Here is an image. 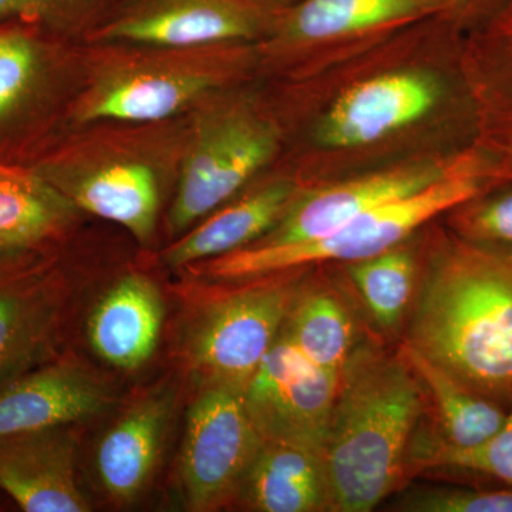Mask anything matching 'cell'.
Instances as JSON below:
<instances>
[{
    "mask_svg": "<svg viewBox=\"0 0 512 512\" xmlns=\"http://www.w3.org/2000/svg\"><path fill=\"white\" fill-rule=\"evenodd\" d=\"M407 345L458 382L512 409V249L458 239L417 293Z\"/></svg>",
    "mask_w": 512,
    "mask_h": 512,
    "instance_id": "6da1fadb",
    "label": "cell"
},
{
    "mask_svg": "<svg viewBox=\"0 0 512 512\" xmlns=\"http://www.w3.org/2000/svg\"><path fill=\"white\" fill-rule=\"evenodd\" d=\"M421 409V382L402 350L353 349L340 372L323 450L332 511H372L392 493Z\"/></svg>",
    "mask_w": 512,
    "mask_h": 512,
    "instance_id": "7a4b0ae2",
    "label": "cell"
},
{
    "mask_svg": "<svg viewBox=\"0 0 512 512\" xmlns=\"http://www.w3.org/2000/svg\"><path fill=\"white\" fill-rule=\"evenodd\" d=\"M494 178L488 157L468 151L436 183L419 192L363 212L336 231L313 241L255 245L210 259L205 271L218 279H249L320 262L363 261L396 248L413 231L441 212L461 207Z\"/></svg>",
    "mask_w": 512,
    "mask_h": 512,
    "instance_id": "3957f363",
    "label": "cell"
},
{
    "mask_svg": "<svg viewBox=\"0 0 512 512\" xmlns=\"http://www.w3.org/2000/svg\"><path fill=\"white\" fill-rule=\"evenodd\" d=\"M100 57L74 104L77 123H157L200 103L225 77L215 46L113 45Z\"/></svg>",
    "mask_w": 512,
    "mask_h": 512,
    "instance_id": "277c9868",
    "label": "cell"
},
{
    "mask_svg": "<svg viewBox=\"0 0 512 512\" xmlns=\"http://www.w3.org/2000/svg\"><path fill=\"white\" fill-rule=\"evenodd\" d=\"M276 130L251 111L202 114L192 131L178 177L168 225L183 234L251 180L274 156Z\"/></svg>",
    "mask_w": 512,
    "mask_h": 512,
    "instance_id": "5b68a950",
    "label": "cell"
},
{
    "mask_svg": "<svg viewBox=\"0 0 512 512\" xmlns=\"http://www.w3.org/2000/svg\"><path fill=\"white\" fill-rule=\"evenodd\" d=\"M262 436L244 390L207 384L188 413L180 476L188 507L217 510L239 497Z\"/></svg>",
    "mask_w": 512,
    "mask_h": 512,
    "instance_id": "8992f818",
    "label": "cell"
},
{
    "mask_svg": "<svg viewBox=\"0 0 512 512\" xmlns=\"http://www.w3.org/2000/svg\"><path fill=\"white\" fill-rule=\"evenodd\" d=\"M293 302L291 288L274 284L245 289L218 301L192 333V366L207 384L245 390L281 335Z\"/></svg>",
    "mask_w": 512,
    "mask_h": 512,
    "instance_id": "52a82bcc",
    "label": "cell"
},
{
    "mask_svg": "<svg viewBox=\"0 0 512 512\" xmlns=\"http://www.w3.org/2000/svg\"><path fill=\"white\" fill-rule=\"evenodd\" d=\"M339 382L340 373L313 365L281 332L245 387V403L262 439L323 453Z\"/></svg>",
    "mask_w": 512,
    "mask_h": 512,
    "instance_id": "ba28073f",
    "label": "cell"
},
{
    "mask_svg": "<svg viewBox=\"0 0 512 512\" xmlns=\"http://www.w3.org/2000/svg\"><path fill=\"white\" fill-rule=\"evenodd\" d=\"M269 10L255 0H126L89 39L175 49L220 46L254 37Z\"/></svg>",
    "mask_w": 512,
    "mask_h": 512,
    "instance_id": "9c48e42d",
    "label": "cell"
},
{
    "mask_svg": "<svg viewBox=\"0 0 512 512\" xmlns=\"http://www.w3.org/2000/svg\"><path fill=\"white\" fill-rule=\"evenodd\" d=\"M76 205L126 228L140 244L156 232L161 204L160 177L147 158L133 153L70 156L35 170Z\"/></svg>",
    "mask_w": 512,
    "mask_h": 512,
    "instance_id": "30bf717a",
    "label": "cell"
},
{
    "mask_svg": "<svg viewBox=\"0 0 512 512\" xmlns=\"http://www.w3.org/2000/svg\"><path fill=\"white\" fill-rule=\"evenodd\" d=\"M458 157L447 164L396 168L313 192L292 202L261 245L298 244L325 237L363 212L436 183L456 165Z\"/></svg>",
    "mask_w": 512,
    "mask_h": 512,
    "instance_id": "8fae6325",
    "label": "cell"
},
{
    "mask_svg": "<svg viewBox=\"0 0 512 512\" xmlns=\"http://www.w3.org/2000/svg\"><path fill=\"white\" fill-rule=\"evenodd\" d=\"M441 96L439 84L419 73L382 74L348 90L319 126V140L333 148L375 143L423 119Z\"/></svg>",
    "mask_w": 512,
    "mask_h": 512,
    "instance_id": "7c38bea8",
    "label": "cell"
},
{
    "mask_svg": "<svg viewBox=\"0 0 512 512\" xmlns=\"http://www.w3.org/2000/svg\"><path fill=\"white\" fill-rule=\"evenodd\" d=\"M0 490L26 512L92 510L76 478V439L66 427L0 440Z\"/></svg>",
    "mask_w": 512,
    "mask_h": 512,
    "instance_id": "4fadbf2b",
    "label": "cell"
},
{
    "mask_svg": "<svg viewBox=\"0 0 512 512\" xmlns=\"http://www.w3.org/2000/svg\"><path fill=\"white\" fill-rule=\"evenodd\" d=\"M110 402L107 387L76 363L22 373L0 387V440L90 419Z\"/></svg>",
    "mask_w": 512,
    "mask_h": 512,
    "instance_id": "5bb4252c",
    "label": "cell"
},
{
    "mask_svg": "<svg viewBox=\"0 0 512 512\" xmlns=\"http://www.w3.org/2000/svg\"><path fill=\"white\" fill-rule=\"evenodd\" d=\"M163 318V299L157 286L143 275L123 276L93 309L90 343L109 365L137 369L156 350Z\"/></svg>",
    "mask_w": 512,
    "mask_h": 512,
    "instance_id": "9a60e30c",
    "label": "cell"
},
{
    "mask_svg": "<svg viewBox=\"0 0 512 512\" xmlns=\"http://www.w3.org/2000/svg\"><path fill=\"white\" fill-rule=\"evenodd\" d=\"M239 497L259 512L332 511L325 457L301 444L262 439Z\"/></svg>",
    "mask_w": 512,
    "mask_h": 512,
    "instance_id": "2e32d148",
    "label": "cell"
},
{
    "mask_svg": "<svg viewBox=\"0 0 512 512\" xmlns=\"http://www.w3.org/2000/svg\"><path fill=\"white\" fill-rule=\"evenodd\" d=\"M171 409V393L144 397L101 440L97 471L111 500L133 503L143 493L156 468Z\"/></svg>",
    "mask_w": 512,
    "mask_h": 512,
    "instance_id": "e0dca14e",
    "label": "cell"
},
{
    "mask_svg": "<svg viewBox=\"0 0 512 512\" xmlns=\"http://www.w3.org/2000/svg\"><path fill=\"white\" fill-rule=\"evenodd\" d=\"M293 201L295 188L288 181L265 185L207 215L164 252V261L173 268H184L245 248L271 231Z\"/></svg>",
    "mask_w": 512,
    "mask_h": 512,
    "instance_id": "ac0fdd59",
    "label": "cell"
},
{
    "mask_svg": "<svg viewBox=\"0 0 512 512\" xmlns=\"http://www.w3.org/2000/svg\"><path fill=\"white\" fill-rule=\"evenodd\" d=\"M76 205L35 170L0 164V256L45 244L69 227Z\"/></svg>",
    "mask_w": 512,
    "mask_h": 512,
    "instance_id": "d6986e66",
    "label": "cell"
},
{
    "mask_svg": "<svg viewBox=\"0 0 512 512\" xmlns=\"http://www.w3.org/2000/svg\"><path fill=\"white\" fill-rule=\"evenodd\" d=\"M440 13V0H298L282 25L296 42H325Z\"/></svg>",
    "mask_w": 512,
    "mask_h": 512,
    "instance_id": "ffe728a7",
    "label": "cell"
},
{
    "mask_svg": "<svg viewBox=\"0 0 512 512\" xmlns=\"http://www.w3.org/2000/svg\"><path fill=\"white\" fill-rule=\"evenodd\" d=\"M57 316L56 293L45 282L0 278V387L43 356Z\"/></svg>",
    "mask_w": 512,
    "mask_h": 512,
    "instance_id": "44dd1931",
    "label": "cell"
},
{
    "mask_svg": "<svg viewBox=\"0 0 512 512\" xmlns=\"http://www.w3.org/2000/svg\"><path fill=\"white\" fill-rule=\"evenodd\" d=\"M25 23L0 25V137L22 124L49 92V47Z\"/></svg>",
    "mask_w": 512,
    "mask_h": 512,
    "instance_id": "7402d4cb",
    "label": "cell"
},
{
    "mask_svg": "<svg viewBox=\"0 0 512 512\" xmlns=\"http://www.w3.org/2000/svg\"><path fill=\"white\" fill-rule=\"evenodd\" d=\"M400 350L433 397L448 444L476 446L503 426L508 414L503 407L474 393L407 343Z\"/></svg>",
    "mask_w": 512,
    "mask_h": 512,
    "instance_id": "603a6c76",
    "label": "cell"
},
{
    "mask_svg": "<svg viewBox=\"0 0 512 512\" xmlns=\"http://www.w3.org/2000/svg\"><path fill=\"white\" fill-rule=\"evenodd\" d=\"M282 335L309 362L328 372H342L355 349L349 312L328 291H315L295 299Z\"/></svg>",
    "mask_w": 512,
    "mask_h": 512,
    "instance_id": "cb8c5ba5",
    "label": "cell"
},
{
    "mask_svg": "<svg viewBox=\"0 0 512 512\" xmlns=\"http://www.w3.org/2000/svg\"><path fill=\"white\" fill-rule=\"evenodd\" d=\"M346 265L376 322L383 329H396L416 291V264L410 252L396 247Z\"/></svg>",
    "mask_w": 512,
    "mask_h": 512,
    "instance_id": "d4e9b609",
    "label": "cell"
},
{
    "mask_svg": "<svg viewBox=\"0 0 512 512\" xmlns=\"http://www.w3.org/2000/svg\"><path fill=\"white\" fill-rule=\"evenodd\" d=\"M110 0H0V25L25 23L77 35L93 30L106 18Z\"/></svg>",
    "mask_w": 512,
    "mask_h": 512,
    "instance_id": "484cf974",
    "label": "cell"
},
{
    "mask_svg": "<svg viewBox=\"0 0 512 512\" xmlns=\"http://www.w3.org/2000/svg\"><path fill=\"white\" fill-rule=\"evenodd\" d=\"M488 26L491 36L484 56L488 100L494 113L495 133L510 161L504 170L512 175V10H507Z\"/></svg>",
    "mask_w": 512,
    "mask_h": 512,
    "instance_id": "4316f807",
    "label": "cell"
},
{
    "mask_svg": "<svg viewBox=\"0 0 512 512\" xmlns=\"http://www.w3.org/2000/svg\"><path fill=\"white\" fill-rule=\"evenodd\" d=\"M419 463L427 467H448L473 471L503 481L512 487V409L503 426L476 446L456 447L447 441L426 447Z\"/></svg>",
    "mask_w": 512,
    "mask_h": 512,
    "instance_id": "83f0119b",
    "label": "cell"
},
{
    "mask_svg": "<svg viewBox=\"0 0 512 512\" xmlns=\"http://www.w3.org/2000/svg\"><path fill=\"white\" fill-rule=\"evenodd\" d=\"M397 508L410 512H512V487L498 490L424 488L407 494Z\"/></svg>",
    "mask_w": 512,
    "mask_h": 512,
    "instance_id": "f1b7e54d",
    "label": "cell"
},
{
    "mask_svg": "<svg viewBox=\"0 0 512 512\" xmlns=\"http://www.w3.org/2000/svg\"><path fill=\"white\" fill-rule=\"evenodd\" d=\"M483 194V192H481ZM461 205L458 218L463 237L478 244L512 249V188Z\"/></svg>",
    "mask_w": 512,
    "mask_h": 512,
    "instance_id": "f546056e",
    "label": "cell"
},
{
    "mask_svg": "<svg viewBox=\"0 0 512 512\" xmlns=\"http://www.w3.org/2000/svg\"><path fill=\"white\" fill-rule=\"evenodd\" d=\"M443 13H454L464 19L493 22L505 10L512 8V0H440Z\"/></svg>",
    "mask_w": 512,
    "mask_h": 512,
    "instance_id": "4dcf8cb0",
    "label": "cell"
},
{
    "mask_svg": "<svg viewBox=\"0 0 512 512\" xmlns=\"http://www.w3.org/2000/svg\"><path fill=\"white\" fill-rule=\"evenodd\" d=\"M255 2L261 3V5L266 6V8L272 9L276 8V6L288 3L289 0H255Z\"/></svg>",
    "mask_w": 512,
    "mask_h": 512,
    "instance_id": "1f68e13d",
    "label": "cell"
},
{
    "mask_svg": "<svg viewBox=\"0 0 512 512\" xmlns=\"http://www.w3.org/2000/svg\"><path fill=\"white\" fill-rule=\"evenodd\" d=\"M508 10H512V8L508 9Z\"/></svg>",
    "mask_w": 512,
    "mask_h": 512,
    "instance_id": "d6a6232c",
    "label": "cell"
},
{
    "mask_svg": "<svg viewBox=\"0 0 512 512\" xmlns=\"http://www.w3.org/2000/svg\"><path fill=\"white\" fill-rule=\"evenodd\" d=\"M0 164H2V163H0Z\"/></svg>",
    "mask_w": 512,
    "mask_h": 512,
    "instance_id": "836d02e7",
    "label": "cell"
}]
</instances>
